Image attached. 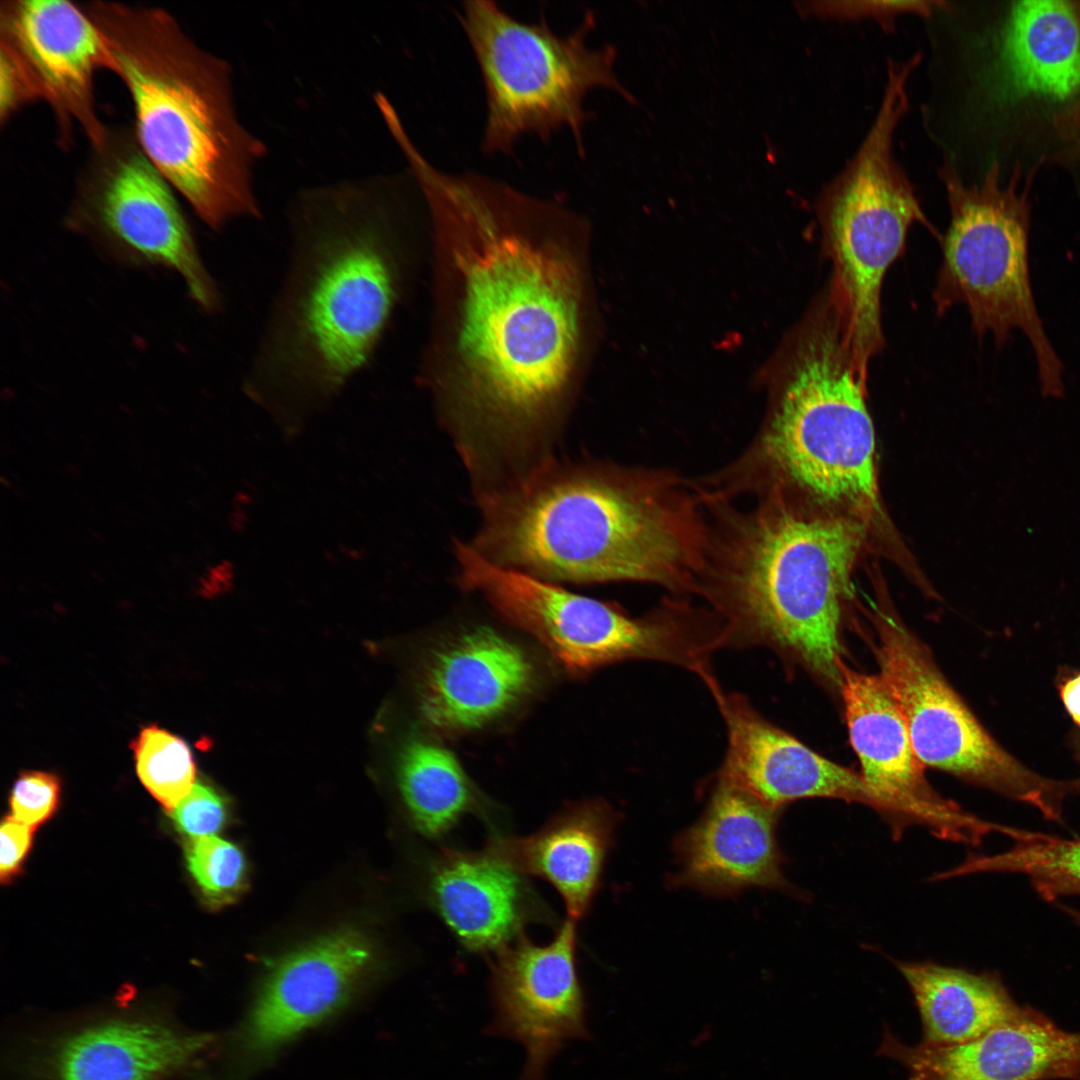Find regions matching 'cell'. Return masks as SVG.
Instances as JSON below:
<instances>
[{
    "mask_svg": "<svg viewBox=\"0 0 1080 1080\" xmlns=\"http://www.w3.org/2000/svg\"><path fill=\"white\" fill-rule=\"evenodd\" d=\"M616 821L606 802L584 801L564 808L528 836L495 835L485 850L517 873L550 883L562 897L568 918L576 921L586 914L598 888Z\"/></svg>",
    "mask_w": 1080,
    "mask_h": 1080,
    "instance_id": "22",
    "label": "cell"
},
{
    "mask_svg": "<svg viewBox=\"0 0 1080 1080\" xmlns=\"http://www.w3.org/2000/svg\"><path fill=\"white\" fill-rule=\"evenodd\" d=\"M840 669L839 690L860 775L894 836L914 824L938 838L967 845H979L993 832L1004 835L1006 826L964 811L931 787L902 710L882 678L855 671L844 662Z\"/></svg>",
    "mask_w": 1080,
    "mask_h": 1080,
    "instance_id": "13",
    "label": "cell"
},
{
    "mask_svg": "<svg viewBox=\"0 0 1080 1080\" xmlns=\"http://www.w3.org/2000/svg\"><path fill=\"white\" fill-rule=\"evenodd\" d=\"M178 196L134 128L108 126L103 140L90 146L64 223L114 260L177 273L198 308L217 314L223 295Z\"/></svg>",
    "mask_w": 1080,
    "mask_h": 1080,
    "instance_id": "10",
    "label": "cell"
},
{
    "mask_svg": "<svg viewBox=\"0 0 1080 1080\" xmlns=\"http://www.w3.org/2000/svg\"><path fill=\"white\" fill-rule=\"evenodd\" d=\"M780 810L716 776L702 818L680 843V882L718 894L789 889L776 842Z\"/></svg>",
    "mask_w": 1080,
    "mask_h": 1080,
    "instance_id": "18",
    "label": "cell"
},
{
    "mask_svg": "<svg viewBox=\"0 0 1080 1080\" xmlns=\"http://www.w3.org/2000/svg\"><path fill=\"white\" fill-rule=\"evenodd\" d=\"M1002 59L1024 93L1065 100L1080 90V24L1073 6L1057 0L1014 3Z\"/></svg>",
    "mask_w": 1080,
    "mask_h": 1080,
    "instance_id": "25",
    "label": "cell"
},
{
    "mask_svg": "<svg viewBox=\"0 0 1080 1080\" xmlns=\"http://www.w3.org/2000/svg\"><path fill=\"white\" fill-rule=\"evenodd\" d=\"M906 1080H1080V1032L1031 1016L959 1044L904 1045Z\"/></svg>",
    "mask_w": 1080,
    "mask_h": 1080,
    "instance_id": "20",
    "label": "cell"
},
{
    "mask_svg": "<svg viewBox=\"0 0 1080 1080\" xmlns=\"http://www.w3.org/2000/svg\"><path fill=\"white\" fill-rule=\"evenodd\" d=\"M723 718L727 747L716 776L781 810L805 798L880 805L860 774L843 767L771 723L748 698L723 688L712 695Z\"/></svg>",
    "mask_w": 1080,
    "mask_h": 1080,
    "instance_id": "16",
    "label": "cell"
},
{
    "mask_svg": "<svg viewBox=\"0 0 1080 1080\" xmlns=\"http://www.w3.org/2000/svg\"><path fill=\"white\" fill-rule=\"evenodd\" d=\"M1061 698L1073 720L1080 726V675L1064 684Z\"/></svg>",
    "mask_w": 1080,
    "mask_h": 1080,
    "instance_id": "35",
    "label": "cell"
},
{
    "mask_svg": "<svg viewBox=\"0 0 1080 1080\" xmlns=\"http://www.w3.org/2000/svg\"><path fill=\"white\" fill-rule=\"evenodd\" d=\"M740 528L725 568L703 586L722 621L724 648L771 649L839 689L842 608L863 522L773 504Z\"/></svg>",
    "mask_w": 1080,
    "mask_h": 1080,
    "instance_id": "5",
    "label": "cell"
},
{
    "mask_svg": "<svg viewBox=\"0 0 1080 1080\" xmlns=\"http://www.w3.org/2000/svg\"><path fill=\"white\" fill-rule=\"evenodd\" d=\"M0 46L16 58L39 101L51 109L63 147L80 128L90 146L107 130L97 111L96 71L108 69L103 39L81 5L66 0H8L0 6Z\"/></svg>",
    "mask_w": 1080,
    "mask_h": 1080,
    "instance_id": "14",
    "label": "cell"
},
{
    "mask_svg": "<svg viewBox=\"0 0 1080 1080\" xmlns=\"http://www.w3.org/2000/svg\"><path fill=\"white\" fill-rule=\"evenodd\" d=\"M453 288L445 425L471 483L555 457L580 355L577 218L550 200L427 159L413 168Z\"/></svg>",
    "mask_w": 1080,
    "mask_h": 1080,
    "instance_id": "1",
    "label": "cell"
},
{
    "mask_svg": "<svg viewBox=\"0 0 1080 1080\" xmlns=\"http://www.w3.org/2000/svg\"><path fill=\"white\" fill-rule=\"evenodd\" d=\"M478 504L473 549L545 581L679 590L700 560L696 512L661 479L556 456Z\"/></svg>",
    "mask_w": 1080,
    "mask_h": 1080,
    "instance_id": "3",
    "label": "cell"
},
{
    "mask_svg": "<svg viewBox=\"0 0 1080 1080\" xmlns=\"http://www.w3.org/2000/svg\"><path fill=\"white\" fill-rule=\"evenodd\" d=\"M39 99L15 57L0 46V122L8 123L25 106Z\"/></svg>",
    "mask_w": 1080,
    "mask_h": 1080,
    "instance_id": "33",
    "label": "cell"
},
{
    "mask_svg": "<svg viewBox=\"0 0 1080 1080\" xmlns=\"http://www.w3.org/2000/svg\"><path fill=\"white\" fill-rule=\"evenodd\" d=\"M946 1H809L797 3V9L803 16L830 18L837 20L874 19L886 28L893 26L897 16L912 13L930 16L937 10L947 7Z\"/></svg>",
    "mask_w": 1080,
    "mask_h": 1080,
    "instance_id": "30",
    "label": "cell"
},
{
    "mask_svg": "<svg viewBox=\"0 0 1080 1080\" xmlns=\"http://www.w3.org/2000/svg\"><path fill=\"white\" fill-rule=\"evenodd\" d=\"M371 959L352 931L321 938L284 957L268 975L246 1030L249 1048L266 1052L333 1012Z\"/></svg>",
    "mask_w": 1080,
    "mask_h": 1080,
    "instance_id": "19",
    "label": "cell"
},
{
    "mask_svg": "<svg viewBox=\"0 0 1080 1080\" xmlns=\"http://www.w3.org/2000/svg\"><path fill=\"white\" fill-rule=\"evenodd\" d=\"M144 787L172 810L192 789L195 763L183 739L155 725L144 727L131 744Z\"/></svg>",
    "mask_w": 1080,
    "mask_h": 1080,
    "instance_id": "28",
    "label": "cell"
},
{
    "mask_svg": "<svg viewBox=\"0 0 1080 1080\" xmlns=\"http://www.w3.org/2000/svg\"><path fill=\"white\" fill-rule=\"evenodd\" d=\"M32 845V829L14 818L7 817L1 824L0 875L2 882H9L21 870Z\"/></svg>",
    "mask_w": 1080,
    "mask_h": 1080,
    "instance_id": "34",
    "label": "cell"
},
{
    "mask_svg": "<svg viewBox=\"0 0 1080 1080\" xmlns=\"http://www.w3.org/2000/svg\"><path fill=\"white\" fill-rule=\"evenodd\" d=\"M429 892L442 920L473 952H497L543 913L523 875L485 849H441L431 867Z\"/></svg>",
    "mask_w": 1080,
    "mask_h": 1080,
    "instance_id": "21",
    "label": "cell"
},
{
    "mask_svg": "<svg viewBox=\"0 0 1080 1080\" xmlns=\"http://www.w3.org/2000/svg\"><path fill=\"white\" fill-rule=\"evenodd\" d=\"M407 216L386 178L291 203L284 267L241 382L283 429L303 427L374 364L410 280Z\"/></svg>",
    "mask_w": 1080,
    "mask_h": 1080,
    "instance_id": "2",
    "label": "cell"
},
{
    "mask_svg": "<svg viewBox=\"0 0 1080 1080\" xmlns=\"http://www.w3.org/2000/svg\"><path fill=\"white\" fill-rule=\"evenodd\" d=\"M575 944V921L567 918L549 943L537 945L522 935L495 954L498 1021L526 1051L523 1080H537L566 1041L587 1034Z\"/></svg>",
    "mask_w": 1080,
    "mask_h": 1080,
    "instance_id": "15",
    "label": "cell"
},
{
    "mask_svg": "<svg viewBox=\"0 0 1080 1080\" xmlns=\"http://www.w3.org/2000/svg\"><path fill=\"white\" fill-rule=\"evenodd\" d=\"M172 810L178 830L193 839L214 836L227 817L223 798L202 783H196Z\"/></svg>",
    "mask_w": 1080,
    "mask_h": 1080,
    "instance_id": "32",
    "label": "cell"
},
{
    "mask_svg": "<svg viewBox=\"0 0 1080 1080\" xmlns=\"http://www.w3.org/2000/svg\"><path fill=\"white\" fill-rule=\"evenodd\" d=\"M81 7L103 39L108 70L130 95L141 147L178 195L215 232L261 220L253 178L266 146L238 118L229 63L163 8Z\"/></svg>",
    "mask_w": 1080,
    "mask_h": 1080,
    "instance_id": "4",
    "label": "cell"
},
{
    "mask_svg": "<svg viewBox=\"0 0 1080 1080\" xmlns=\"http://www.w3.org/2000/svg\"><path fill=\"white\" fill-rule=\"evenodd\" d=\"M60 794V782L55 775L43 771L23 772L10 793L11 817L30 827L42 824L56 812Z\"/></svg>",
    "mask_w": 1080,
    "mask_h": 1080,
    "instance_id": "31",
    "label": "cell"
},
{
    "mask_svg": "<svg viewBox=\"0 0 1080 1080\" xmlns=\"http://www.w3.org/2000/svg\"><path fill=\"white\" fill-rule=\"evenodd\" d=\"M907 109L902 93L884 92L862 143L817 201L822 249L833 265L829 283L843 309L854 357L865 377L869 361L884 345V276L903 253L914 223L932 229L893 155L894 133Z\"/></svg>",
    "mask_w": 1080,
    "mask_h": 1080,
    "instance_id": "8",
    "label": "cell"
},
{
    "mask_svg": "<svg viewBox=\"0 0 1080 1080\" xmlns=\"http://www.w3.org/2000/svg\"><path fill=\"white\" fill-rule=\"evenodd\" d=\"M763 448L771 464L817 502L853 517L878 509L875 431L866 377L826 284L787 343Z\"/></svg>",
    "mask_w": 1080,
    "mask_h": 1080,
    "instance_id": "6",
    "label": "cell"
},
{
    "mask_svg": "<svg viewBox=\"0 0 1080 1080\" xmlns=\"http://www.w3.org/2000/svg\"><path fill=\"white\" fill-rule=\"evenodd\" d=\"M914 998L922 1044L964 1043L1036 1011L1019 1005L999 977L930 961H896Z\"/></svg>",
    "mask_w": 1080,
    "mask_h": 1080,
    "instance_id": "24",
    "label": "cell"
},
{
    "mask_svg": "<svg viewBox=\"0 0 1080 1080\" xmlns=\"http://www.w3.org/2000/svg\"><path fill=\"white\" fill-rule=\"evenodd\" d=\"M1012 840L1009 849L994 855H969L934 879L982 872L1018 873L1027 876L1047 901L1080 895V838L1065 839L1019 829Z\"/></svg>",
    "mask_w": 1080,
    "mask_h": 1080,
    "instance_id": "27",
    "label": "cell"
},
{
    "mask_svg": "<svg viewBox=\"0 0 1080 1080\" xmlns=\"http://www.w3.org/2000/svg\"><path fill=\"white\" fill-rule=\"evenodd\" d=\"M950 208L943 261L934 292L938 312L965 304L979 335L999 344L1015 328L1028 337L1043 393L1063 391L1062 366L1038 315L1028 269V212L1024 200L999 188L994 172L965 186L942 169Z\"/></svg>",
    "mask_w": 1080,
    "mask_h": 1080,
    "instance_id": "9",
    "label": "cell"
},
{
    "mask_svg": "<svg viewBox=\"0 0 1080 1080\" xmlns=\"http://www.w3.org/2000/svg\"><path fill=\"white\" fill-rule=\"evenodd\" d=\"M399 786L417 829L429 837L450 831L481 802L454 755L442 746L413 741L403 750Z\"/></svg>",
    "mask_w": 1080,
    "mask_h": 1080,
    "instance_id": "26",
    "label": "cell"
},
{
    "mask_svg": "<svg viewBox=\"0 0 1080 1080\" xmlns=\"http://www.w3.org/2000/svg\"><path fill=\"white\" fill-rule=\"evenodd\" d=\"M457 16L484 86L481 148L487 155L511 153L527 134L546 142L567 129L584 156V128L592 117L585 109L588 93L611 89L635 103L614 73L616 50L587 44L592 12L566 35L555 33L544 17L521 21L490 0L465 1Z\"/></svg>",
    "mask_w": 1080,
    "mask_h": 1080,
    "instance_id": "7",
    "label": "cell"
},
{
    "mask_svg": "<svg viewBox=\"0 0 1080 1080\" xmlns=\"http://www.w3.org/2000/svg\"><path fill=\"white\" fill-rule=\"evenodd\" d=\"M875 630L879 676L902 710L922 764L1059 820L1066 786L1030 772L1004 751L948 683L928 648L896 617L879 613Z\"/></svg>",
    "mask_w": 1080,
    "mask_h": 1080,
    "instance_id": "12",
    "label": "cell"
},
{
    "mask_svg": "<svg viewBox=\"0 0 1080 1080\" xmlns=\"http://www.w3.org/2000/svg\"><path fill=\"white\" fill-rule=\"evenodd\" d=\"M454 552L460 584L533 635L570 671L585 673L627 660L683 667L692 657L693 627L671 604L634 617L557 583L495 565L469 543L456 540Z\"/></svg>",
    "mask_w": 1080,
    "mask_h": 1080,
    "instance_id": "11",
    "label": "cell"
},
{
    "mask_svg": "<svg viewBox=\"0 0 1080 1080\" xmlns=\"http://www.w3.org/2000/svg\"><path fill=\"white\" fill-rule=\"evenodd\" d=\"M186 862L202 894L213 903L230 900L244 881L242 852L215 835L194 839L186 849Z\"/></svg>",
    "mask_w": 1080,
    "mask_h": 1080,
    "instance_id": "29",
    "label": "cell"
},
{
    "mask_svg": "<svg viewBox=\"0 0 1080 1080\" xmlns=\"http://www.w3.org/2000/svg\"><path fill=\"white\" fill-rule=\"evenodd\" d=\"M212 1042L145 1020H109L65 1038L52 1055L55 1080H162Z\"/></svg>",
    "mask_w": 1080,
    "mask_h": 1080,
    "instance_id": "23",
    "label": "cell"
},
{
    "mask_svg": "<svg viewBox=\"0 0 1080 1080\" xmlns=\"http://www.w3.org/2000/svg\"><path fill=\"white\" fill-rule=\"evenodd\" d=\"M527 653L489 628H477L444 644L423 679L421 709L442 732L473 730L510 711L534 687Z\"/></svg>",
    "mask_w": 1080,
    "mask_h": 1080,
    "instance_id": "17",
    "label": "cell"
}]
</instances>
